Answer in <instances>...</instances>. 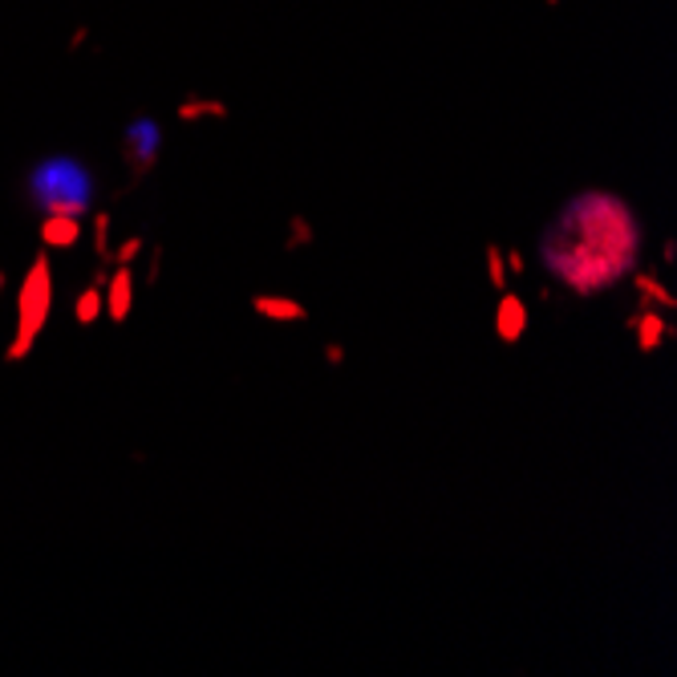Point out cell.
<instances>
[{
    "label": "cell",
    "mask_w": 677,
    "mask_h": 677,
    "mask_svg": "<svg viewBox=\"0 0 677 677\" xmlns=\"http://www.w3.org/2000/svg\"><path fill=\"white\" fill-rule=\"evenodd\" d=\"M641 220L612 191H580L564 203L540 235L544 273L573 297H600L641 264Z\"/></svg>",
    "instance_id": "cell-1"
},
{
    "label": "cell",
    "mask_w": 677,
    "mask_h": 677,
    "mask_svg": "<svg viewBox=\"0 0 677 677\" xmlns=\"http://www.w3.org/2000/svg\"><path fill=\"white\" fill-rule=\"evenodd\" d=\"M29 196L49 215H78L81 220L93 208V175L86 170V163L69 155L45 158L29 179Z\"/></svg>",
    "instance_id": "cell-2"
},
{
    "label": "cell",
    "mask_w": 677,
    "mask_h": 677,
    "mask_svg": "<svg viewBox=\"0 0 677 677\" xmlns=\"http://www.w3.org/2000/svg\"><path fill=\"white\" fill-rule=\"evenodd\" d=\"M49 313H53V268H49V256L41 252L37 260L29 264L25 280H21V292H16V333L9 353H4L9 362H25L29 353H33Z\"/></svg>",
    "instance_id": "cell-3"
},
{
    "label": "cell",
    "mask_w": 677,
    "mask_h": 677,
    "mask_svg": "<svg viewBox=\"0 0 677 677\" xmlns=\"http://www.w3.org/2000/svg\"><path fill=\"white\" fill-rule=\"evenodd\" d=\"M158 146H163V131H158L155 118H134L131 126H126L122 151H126V167H131L134 182L158 163Z\"/></svg>",
    "instance_id": "cell-4"
},
{
    "label": "cell",
    "mask_w": 677,
    "mask_h": 677,
    "mask_svg": "<svg viewBox=\"0 0 677 677\" xmlns=\"http://www.w3.org/2000/svg\"><path fill=\"white\" fill-rule=\"evenodd\" d=\"M102 297H106L102 313L110 317L114 325H122V321L131 317V309H134V273H131V264H118L114 276L102 285Z\"/></svg>",
    "instance_id": "cell-5"
},
{
    "label": "cell",
    "mask_w": 677,
    "mask_h": 677,
    "mask_svg": "<svg viewBox=\"0 0 677 677\" xmlns=\"http://www.w3.org/2000/svg\"><path fill=\"white\" fill-rule=\"evenodd\" d=\"M637 313L641 317H633V321H629V329L637 333V349L641 353H657V349H662V341L669 337L674 329H669V321H665L662 309H653V304H641Z\"/></svg>",
    "instance_id": "cell-6"
},
{
    "label": "cell",
    "mask_w": 677,
    "mask_h": 677,
    "mask_svg": "<svg viewBox=\"0 0 677 677\" xmlns=\"http://www.w3.org/2000/svg\"><path fill=\"white\" fill-rule=\"evenodd\" d=\"M496 333L503 345H515V341L528 333V304H523L515 292L503 288V297H499V313H496Z\"/></svg>",
    "instance_id": "cell-7"
},
{
    "label": "cell",
    "mask_w": 677,
    "mask_h": 677,
    "mask_svg": "<svg viewBox=\"0 0 677 677\" xmlns=\"http://www.w3.org/2000/svg\"><path fill=\"white\" fill-rule=\"evenodd\" d=\"M81 240V220L78 215H45V223H41V244L45 248H74Z\"/></svg>",
    "instance_id": "cell-8"
},
{
    "label": "cell",
    "mask_w": 677,
    "mask_h": 677,
    "mask_svg": "<svg viewBox=\"0 0 677 677\" xmlns=\"http://www.w3.org/2000/svg\"><path fill=\"white\" fill-rule=\"evenodd\" d=\"M252 309L264 321H309V309L292 297H252Z\"/></svg>",
    "instance_id": "cell-9"
},
{
    "label": "cell",
    "mask_w": 677,
    "mask_h": 677,
    "mask_svg": "<svg viewBox=\"0 0 677 677\" xmlns=\"http://www.w3.org/2000/svg\"><path fill=\"white\" fill-rule=\"evenodd\" d=\"M102 309H106L102 280H98V285H90L78 300H74V317H78V325H93V321L102 317Z\"/></svg>",
    "instance_id": "cell-10"
},
{
    "label": "cell",
    "mask_w": 677,
    "mask_h": 677,
    "mask_svg": "<svg viewBox=\"0 0 677 677\" xmlns=\"http://www.w3.org/2000/svg\"><path fill=\"white\" fill-rule=\"evenodd\" d=\"M633 285H637V292H641V304H653V300H657V309H662V313H674L677 309L674 292L662 288V280H653V276H633Z\"/></svg>",
    "instance_id": "cell-11"
},
{
    "label": "cell",
    "mask_w": 677,
    "mask_h": 677,
    "mask_svg": "<svg viewBox=\"0 0 677 677\" xmlns=\"http://www.w3.org/2000/svg\"><path fill=\"white\" fill-rule=\"evenodd\" d=\"M487 276H491V288H508V264H503V248L499 244H487Z\"/></svg>",
    "instance_id": "cell-12"
},
{
    "label": "cell",
    "mask_w": 677,
    "mask_h": 677,
    "mask_svg": "<svg viewBox=\"0 0 677 677\" xmlns=\"http://www.w3.org/2000/svg\"><path fill=\"white\" fill-rule=\"evenodd\" d=\"M309 244H313V227H309V220H304V215H292V220H288V244L285 248L297 252V248H309Z\"/></svg>",
    "instance_id": "cell-13"
},
{
    "label": "cell",
    "mask_w": 677,
    "mask_h": 677,
    "mask_svg": "<svg viewBox=\"0 0 677 677\" xmlns=\"http://www.w3.org/2000/svg\"><path fill=\"white\" fill-rule=\"evenodd\" d=\"M199 114H215V118H227V110H223L220 102H182V106H179V118H182V122H196Z\"/></svg>",
    "instance_id": "cell-14"
},
{
    "label": "cell",
    "mask_w": 677,
    "mask_h": 677,
    "mask_svg": "<svg viewBox=\"0 0 677 677\" xmlns=\"http://www.w3.org/2000/svg\"><path fill=\"white\" fill-rule=\"evenodd\" d=\"M93 240H98V256H102V260H110V215H93Z\"/></svg>",
    "instance_id": "cell-15"
},
{
    "label": "cell",
    "mask_w": 677,
    "mask_h": 677,
    "mask_svg": "<svg viewBox=\"0 0 677 677\" xmlns=\"http://www.w3.org/2000/svg\"><path fill=\"white\" fill-rule=\"evenodd\" d=\"M143 248H146L143 235H131V240H126L122 248L110 252V260H114V264H134V260H138V256H143Z\"/></svg>",
    "instance_id": "cell-16"
},
{
    "label": "cell",
    "mask_w": 677,
    "mask_h": 677,
    "mask_svg": "<svg viewBox=\"0 0 677 677\" xmlns=\"http://www.w3.org/2000/svg\"><path fill=\"white\" fill-rule=\"evenodd\" d=\"M325 362L341 365V362H345V349H341V345H333V349H325Z\"/></svg>",
    "instance_id": "cell-17"
},
{
    "label": "cell",
    "mask_w": 677,
    "mask_h": 677,
    "mask_svg": "<svg viewBox=\"0 0 677 677\" xmlns=\"http://www.w3.org/2000/svg\"><path fill=\"white\" fill-rule=\"evenodd\" d=\"M674 256H677V252H674V240H665V248H662V260H665V264H674Z\"/></svg>",
    "instance_id": "cell-18"
},
{
    "label": "cell",
    "mask_w": 677,
    "mask_h": 677,
    "mask_svg": "<svg viewBox=\"0 0 677 677\" xmlns=\"http://www.w3.org/2000/svg\"><path fill=\"white\" fill-rule=\"evenodd\" d=\"M508 264H511V273H523V256H520V252H511Z\"/></svg>",
    "instance_id": "cell-19"
},
{
    "label": "cell",
    "mask_w": 677,
    "mask_h": 677,
    "mask_svg": "<svg viewBox=\"0 0 677 677\" xmlns=\"http://www.w3.org/2000/svg\"><path fill=\"white\" fill-rule=\"evenodd\" d=\"M0 292H4V273H0Z\"/></svg>",
    "instance_id": "cell-20"
}]
</instances>
